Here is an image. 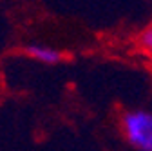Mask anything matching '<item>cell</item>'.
Listing matches in <instances>:
<instances>
[{"mask_svg": "<svg viewBox=\"0 0 152 151\" xmlns=\"http://www.w3.org/2000/svg\"><path fill=\"white\" fill-rule=\"evenodd\" d=\"M120 131L123 140L136 151H152V111L127 109L120 117Z\"/></svg>", "mask_w": 152, "mask_h": 151, "instance_id": "6da1fadb", "label": "cell"}, {"mask_svg": "<svg viewBox=\"0 0 152 151\" xmlns=\"http://www.w3.org/2000/svg\"><path fill=\"white\" fill-rule=\"evenodd\" d=\"M24 55H27L31 60H36L44 66H56L64 60V53L60 49H56L49 44H42V42H31L26 44L22 47Z\"/></svg>", "mask_w": 152, "mask_h": 151, "instance_id": "7a4b0ae2", "label": "cell"}, {"mask_svg": "<svg viewBox=\"0 0 152 151\" xmlns=\"http://www.w3.org/2000/svg\"><path fill=\"white\" fill-rule=\"evenodd\" d=\"M138 47L147 56H152V24L140 31V35H138Z\"/></svg>", "mask_w": 152, "mask_h": 151, "instance_id": "3957f363", "label": "cell"}]
</instances>
